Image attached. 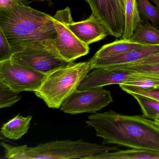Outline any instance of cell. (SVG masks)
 Instances as JSON below:
<instances>
[{
	"label": "cell",
	"mask_w": 159,
	"mask_h": 159,
	"mask_svg": "<svg viewBox=\"0 0 159 159\" xmlns=\"http://www.w3.org/2000/svg\"><path fill=\"white\" fill-rule=\"evenodd\" d=\"M56 39L22 43L12 46L11 59L42 74L47 75L57 69L70 64L59 55Z\"/></svg>",
	"instance_id": "5"
},
{
	"label": "cell",
	"mask_w": 159,
	"mask_h": 159,
	"mask_svg": "<svg viewBox=\"0 0 159 159\" xmlns=\"http://www.w3.org/2000/svg\"><path fill=\"white\" fill-rule=\"evenodd\" d=\"M158 52H159V45H145L138 49L116 56L100 58L92 57L88 61L90 63L91 70H93L96 68L108 67L133 63Z\"/></svg>",
	"instance_id": "12"
},
{
	"label": "cell",
	"mask_w": 159,
	"mask_h": 159,
	"mask_svg": "<svg viewBox=\"0 0 159 159\" xmlns=\"http://www.w3.org/2000/svg\"><path fill=\"white\" fill-rule=\"evenodd\" d=\"M139 14L146 20H149L152 25L159 26V10L153 6L148 0H136Z\"/></svg>",
	"instance_id": "20"
},
{
	"label": "cell",
	"mask_w": 159,
	"mask_h": 159,
	"mask_svg": "<svg viewBox=\"0 0 159 159\" xmlns=\"http://www.w3.org/2000/svg\"><path fill=\"white\" fill-rule=\"evenodd\" d=\"M69 27L81 41L88 46L110 35L101 20L93 14L84 21L74 22L72 20L70 23Z\"/></svg>",
	"instance_id": "11"
},
{
	"label": "cell",
	"mask_w": 159,
	"mask_h": 159,
	"mask_svg": "<svg viewBox=\"0 0 159 159\" xmlns=\"http://www.w3.org/2000/svg\"><path fill=\"white\" fill-rule=\"evenodd\" d=\"M13 54L12 46L0 28V61L11 59Z\"/></svg>",
	"instance_id": "24"
},
{
	"label": "cell",
	"mask_w": 159,
	"mask_h": 159,
	"mask_svg": "<svg viewBox=\"0 0 159 159\" xmlns=\"http://www.w3.org/2000/svg\"><path fill=\"white\" fill-rule=\"evenodd\" d=\"M91 70L89 61L70 63L46 75L39 90L34 93L49 108H60Z\"/></svg>",
	"instance_id": "4"
},
{
	"label": "cell",
	"mask_w": 159,
	"mask_h": 159,
	"mask_svg": "<svg viewBox=\"0 0 159 159\" xmlns=\"http://www.w3.org/2000/svg\"><path fill=\"white\" fill-rule=\"evenodd\" d=\"M53 17L57 32L56 46L60 56L72 63L88 54L89 46L81 41L70 28V23L73 20L70 8L67 7L57 11Z\"/></svg>",
	"instance_id": "6"
},
{
	"label": "cell",
	"mask_w": 159,
	"mask_h": 159,
	"mask_svg": "<svg viewBox=\"0 0 159 159\" xmlns=\"http://www.w3.org/2000/svg\"><path fill=\"white\" fill-rule=\"evenodd\" d=\"M27 0H0V13L5 12L22 4H29Z\"/></svg>",
	"instance_id": "25"
},
{
	"label": "cell",
	"mask_w": 159,
	"mask_h": 159,
	"mask_svg": "<svg viewBox=\"0 0 159 159\" xmlns=\"http://www.w3.org/2000/svg\"><path fill=\"white\" fill-rule=\"evenodd\" d=\"M143 45H159V30L148 23L139 26L130 39Z\"/></svg>",
	"instance_id": "17"
},
{
	"label": "cell",
	"mask_w": 159,
	"mask_h": 159,
	"mask_svg": "<svg viewBox=\"0 0 159 159\" xmlns=\"http://www.w3.org/2000/svg\"><path fill=\"white\" fill-rule=\"evenodd\" d=\"M156 119H159V114L158 115V116H157V117H156Z\"/></svg>",
	"instance_id": "31"
},
{
	"label": "cell",
	"mask_w": 159,
	"mask_h": 159,
	"mask_svg": "<svg viewBox=\"0 0 159 159\" xmlns=\"http://www.w3.org/2000/svg\"><path fill=\"white\" fill-rule=\"evenodd\" d=\"M86 124L103 144L159 151V125L143 115H127L110 110L88 116Z\"/></svg>",
	"instance_id": "1"
},
{
	"label": "cell",
	"mask_w": 159,
	"mask_h": 159,
	"mask_svg": "<svg viewBox=\"0 0 159 159\" xmlns=\"http://www.w3.org/2000/svg\"><path fill=\"white\" fill-rule=\"evenodd\" d=\"M32 116L23 117L20 114L14 116L6 123L1 129V134L5 138L17 140L28 133Z\"/></svg>",
	"instance_id": "13"
},
{
	"label": "cell",
	"mask_w": 159,
	"mask_h": 159,
	"mask_svg": "<svg viewBox=\"0 0 159 159\" xmlns=\"http://www.w3.org/2000/svg\"><path fill=\"white\" fill-rule=\"evenodd\" d=\"M4 158L14 159H89L91 156L119 150L118 146L109 147L89 143L82 139L55 140L41 143L34 147L26 145L13 146L3 142Z\"/></svg>",
	"instance_id": "3"
},
{
	"label": "cell",
	"mask_w": 159,
	"mask_h": 159,
	"mask_svg": "<svg viewBox=\"0 0 159 159\" xmlns=\"http://www.w3.org/2000/svg\"><path fill=\"white\" fill-rule=\"evenodd\" d=\"M121 1L123 6V7L125 9V2H126V0H121Z\"/></svg>",
	"instance_id": "29"
},
{
	"label": "cell",
	"mask_w": 159,
	"mask_h": 159,
	"mask_svg": "<svg viewBox=\"0 0 159 159\" xmlns=\"http://www.w3.org/2000/svg\"><path fill=\"white\" fill-rule=\"evenodd\" d=\"M0 28L12 46L57 38L53 16L35 10L29 4H20L1 13Z\"/></svg>",
	"instance_id": "2"
},
{
	"label": "cell",
	"mask_w": 159,
	"mask_h": 159,
	"mask_svg": "<svg viewBox=\"0 0 159 159\" xmlns=\"http://www.w3.org/2000/svg\"><path fill=\"white\" fill-rule=\"evenodd\" d=\"M20 93L0 82V108L11 107L19 101L22 98Z\"/></svg>",
	"instance_id": "22"
},
{
	"label": "cell",
	"mask_w": 159,
	"mask_h": 159,
	"mask_svg": "<svg viewBox=\"0 0 159 159\" xmlns=\"http://www.w3.org/2000/svg\"><path fill=\"white\" fill-rule=\"evenodd\" d=\"M132 95L138 103L144 117L153 120L159 114V101L143 95L131 93Z\"/></svg>",
	"instance_id": "18"
},
{
	"label": "cell",
	"mask_w": 159,
	"mask_h": 159,
	"mask_svg": "<svg viewBox=\"0 0 159 159\" xmlns=\"http://www.w3.org/2000/svg\"><path fill=\"white\" fill-rule=\"evenodd\" d=\"M159 64V52L132 63L127 65H142V64Z\"/></svg>",
	"instance_id": "26"
},
{
	"label": "cell",
	"mask_w": 159,
	"mask_h": 159,
	"mask_svg": "<svg viewBox=\"0 0 159 159\" xmlns=\"http://www.w3.org/2000/svg\"><path fill=\"white\" fill-rule=\"evenodd\" d=\"M125 28L122 39H130L142 20L138 9L136 0H126L125 8Z\"/></svg>",
	"instance_id": "16"
},
{
	"label": "cell",
	"mask_w": 159,
	"mask_h": 159,
	"mask_svg": "<svg viewBox=\"0 0 159 159\" xmlns=\"http://www.w3.org/2000/svg\"><path fill=\"white\" fill-rule=\"evenodd\" d=\"M119 85L123 91L129 94L131 93H134L139 94L143 95L159 101V89L154 90L143 89L139 87L126 85L123 84H120Z\"/></svg>",
	"instance_id": "23"
},
{
	"label": "cell",
	"mask_w": 159,
	"mask_h": 159,
	"mask_svg": "<svg viewBox=\"0 0 159 159\" xmlns=\"http://www.w3.org/2000/svg\"><path fill=\"white\" fill-rule=\"evenodd\" d=\"M106 68L110 69L133 71L139 75L144 76H159V64L142 65L123 64Z\"/></svg>",
	"instance_id": "19"
},
{
	"label": "cell",
	"mask_w": 159,
	"mask_h": 159,
	"mask_svg": "<svg viewBox=\"0 0 159 159\" xmlns=\"http://www.w3.org/2000/svg\"><path fill=\"white\" fill-rule=\"evenodd\" d=\"M151 1L156 5V7L159 10V0H151Z\"/></svg>",
	"instance_id": "27"
},
{
	"label": "cell",
	"mask_w": 159,
	"mask_h": 159,
	"mask_svg": "<svg viewBox=\"0 0 159 159\" xmlns=\"http://www.w3.org/2000/svg\"><path fill=\"white\" fill-rule=\"evenodd\" d=\"M92 14L99 18L110 35L121 38L125 28V9L121 0H85Z\"/></svg>",
	"instance_id": "9"
},
{
	"label": "cell",
	"mask_w": 159,
	"mask_h": 159,
	"mask_svg": "<svg viewBox=\"0 0 159 159\" xmlns=\"http://www.w3.org/2000/svg\"><path fill=\"white\" fill-rule=\"evenodd\" d=\"M34 1H36L38 2H51L52 1H54V0H34Z\"/></svg>",
	"instance_id": "28"
},
{
	"label": "cell",
	"mask_w": 159,
	"mask_h": 159,
	"mask_svg": "<svg viewBox=\"0 0 159 159\" xmlns=\"http://www.w3.org/2000/svg\"><path fill=\"white\" fill-rule=\"evenodd\" d=\"M135 75V73L133 71L106 67L96 68L88 73L78 89L84 90L111 84H119L128 81Z\"/></svg>",
	"instance_id": "10"
},
{
	"label": "cell",
	"mask_w": 159,
	"mask_h": 159,
	"mask_svg": "<svg viewBox=\"0 0 159 159\" xmlns=\"http://www.w3.org/2000/svg\"><path fill=\"white\" fill-rule=\"evenodd\" d=\"M154 121L158 125H159V119H156Z\"/></svg>",
	"instance_id": "30"
},
{
	"label": "cell",
	"mask_w": 159,
	"mask_h": 159,
	"mask_svg": "<svg viewBox=\"0 0 159 159\" xmlns=\"http://www.w3.org/2000/svg\"><path fill=\"white\" fill-rule=\"evenodd\" d=\"M103 87L77 89L64 101L60 110L70 114L96 113L113 101L110 91Z\"/></svg>",
	"instance_id": "8"
},
{
	"label": "cell",
	"mask_w": 159,
	"mask_h": 159,
	"mask_svg": "<svg viewBox=\"0 0 159 159\" xmlns=\"http://www.w3.org/2000/svg\"><path fill=\"white\" fill-rule=\"evenodd\" d=\"M144 45H145L135 42L130 39H121L103 45L92 57L100 58L116 56L138 49Z\"/></svg>",
	"instance_id": "15"
},
{
	"label": "cell",
	"mask_w": 159,
	"mask_h": 159,
	"mask_svg": "<svg viewBox=\"0 0 159 159\" xmlns=\"http://www.w3.org/2000/svg\"><path fill=\"white\" fill-rule=\"evenodd\" d=\"M46 75L11 59L0 61V82L16 92H36Z\"/></svg>",
	"instance_id": "7"
},
{
	"label": "cell",
	"mask_w": 159,
	"mask_h": 159,
	"mask_svg": "<svg viewBox=\"0 0 159 159\" xmlns=\"http://www.w3.org/2000/svg\"><path fill=\"white\" fill-rule=\"evenodd\" d=\"M89 159H159V151L134 148L120 149L97 154Z\"/></svg>",
	"instance_id": "14"
},
{
	"label": "cell",
	"mask_w": 159,
	"mask_h": 159,
	"mask_svg": "<svg viewBox=\"0 0 159 159\" xmlns=\"http://www.w3.org/2000/svg\"><path fill=\"white\" fill-rule=\"evenodd\" d=\"M122 84L143 89H159V76H144L135 73L132 79Z\"/></svg>",
	"instance_id": "21"
}]
</instances>
